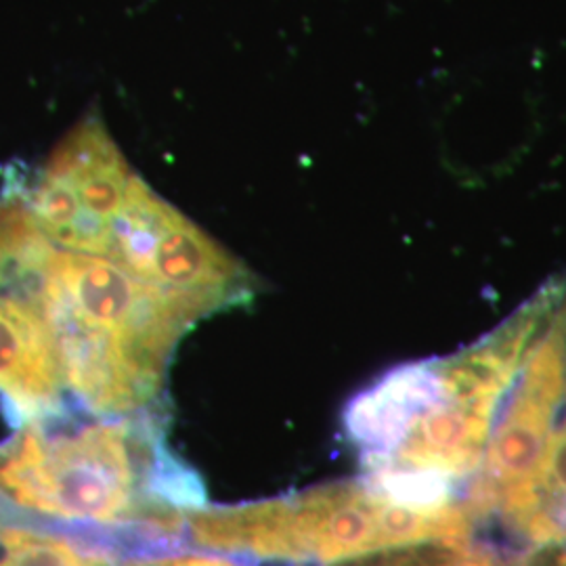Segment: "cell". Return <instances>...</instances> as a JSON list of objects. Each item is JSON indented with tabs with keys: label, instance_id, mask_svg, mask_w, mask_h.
Wrapping results in <instances>:
<instances>
[{
	"label": "cell",
	"instance_id": "1",
	"mask_svg": "<svg viewBox=\"0 0 566 566\" xmlns=\"http://www.w3.org/2000/svg\"><path fill=\"white\" fill-rule=\"evenodd\" d=\"M198 474L164 446L158 411L28 420L0 446V502L57 523L181 539L182 514L206 506Z\"/></svg>",
	"mask_w": 566,
	"mask_h": 566
},
{
	"label": "cell",
	"instance_id": "2",
	"mask_svg": "<svg viewBox=\"0 0 566 566\" xmlns=\"http://www.w3.org/2000/svg\"><path fill=\"white\" fill-rule=\"evenodd\" d=\"M42 308L67 392L82 409L109 418L158 411L175 350L203 319L193 304L118 264L57 245Z\"/></svg>",
	"mask_w": 566,
	"mask_h": 566
},
{
	"label": "cell",
	"instance_id": "3",
	"mask_svg": "<svg viewBox=\"0 0 566 566\" xmlns=\"http://www.w3.org/2000/svg\"><path fill=\"white\" fill-rule=\"evenodd\" d=\"M465 504L416 510L390 502L365 479L313 486L285 497L182 514L181 539L264 563L325 566L392 547L474 542Z\"/></svg>",
	"mask_w": 566,
	"mask_h": 566
},
{
	"label": "cell",
	"instance_id": "4",
	"mask_svg": "<svg viewBox=\"0 0 566 566\" xmlns=\"http://www.w3.org/2000/svg\"><path fill=\"white\" fill-rule=\"evenodd\" d=\"M91 256L193 304L203 317L254 294L250 271L139 175L99 227Z\"/></svg>",
	"mask_w": 566,
	"mask_h": 566
},
{
	"label": "cell",
	"instance_id": "5",
	"mask_svg": "<svg viewBox=\"0 0 566 566\" xmlns=\"http://www.w3.org/2000/svg\"><path fill=\"white\" fill-rule=\"evenodd\" d=\"M53 250L21 198L0 206V395L21 422L60 411L70 395L42 308Z\"/></svg>",
	"mask_w": 566,
	"mask_h": 566
},
{
	"label": "cell",
	"instance_id": "6",
	"mask_svg": "<svg viewBox=\"0 0 566 566\" xmlns=\"http://www.w3.org/2000/svg\"><path fill=\"white\" fill-rule=\"evenodd\" d=\"M0 566H120L105 549L23 525H0Z\"/></svg>",
	"mask_w": 566,
	"mask_h": 566
},
{
	"label": "cell",
	"instance_id": "7",
	"mask_svg": "<svg viewBox=\"0 0 566 566\" xmlns=\"http://www.w3.org/2000/svg\"><path fill=\"white\" fill-rule=\"evenodd\" d=\"M526 558L481 542H428L325 566H525Z\"/></svg>",
	"mask_w": 566,
	"mask_h": 566
},
{
	"label": "cell",
	"instance_id": "8",
	"mask_svg": "<svg viewBox=\"0 0 566 566\" xmlns=\"http://www.w3.org/2000/svg\"><path fill=\"white\" fill-rule=\"evenodd\" d=\"M120 566H240L229 563L217 556H202V554H179V556H156V558H139V560H124Z\"/></svg>",
	"mask_w": 566,
	"mask_h": 566
}]
</instances>
